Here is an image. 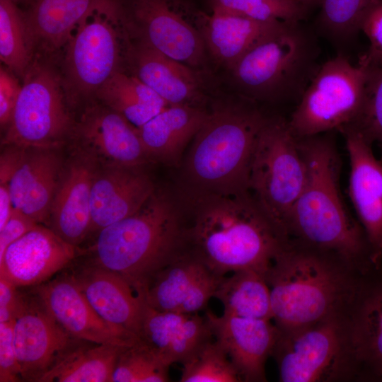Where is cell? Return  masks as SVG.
Segmentation results:
<instances>
[{
	"label": "cell",
	"instance_id": "6da1fadb",
	"mask_svg": "<svg viewBox=\"0 0 382 382\" xmlns=\"http://www.w3.org/2000/svg\"><path fill=\"white\" fill-rule=\"evenodd\" d=\"M190 248L214 272L240 270L265 277L289 239L269 219L249 192H199L185 189Z\"/></svg>",
	"mask_w": 382,
	"mask_h": 382
},
{
	"label": "cell",
	"instance_id": "7a4b0ae2",
	"mask_svg": "<svg viewBox=\"0 0 382 382\" xmlns=\"http://www.w3.org/2000/svg\"><path fill=\"white\" fill-rule=\"evenodd\" d=\"M331 132L297 138L306 163L305 187L286 225L289 238L336 254L361 274L382 271L366 233L344 202L341 158Z\"/></svg>",
	"mask_w": 382,
	"mask_h": 382
},
{
	"label": "cell",
	"instance_id": "3957f363",
	"mask_svg": "<svg viewBox=\"0 0 382 382\" xmlns=\"http://www.w3.org/2000/svg\"><path fill=\"white\" fill-rule=\"evenodd\" d=\"M369 276L335 253L290 238L265 274L272 321L289 332L349 315Z\"/></svg>",
	"mask_w": 382,
	"mask_h": 382
},
{
	"label": "cell",
	"instance_id": "277c9868",
	"mask_svg": "<svg viewBox=\"0 0 382 382\" xmlns=\"http://www.w3.org/2000/svg\"><path fill=\"white\" fill-rule=\"evenodd\" d=\"M187 230L179 204L156 187L139 210L100 231L76 257L120 274L144 297L154 277L190 248Z\"/></svg>",
	"mask_w": 382,
	"mask_h": 382
},
{
	"label": "cell",
	"instance_id": "5b68a950",
	"mask_svg": "<svg viewBox=\"0 0 382 382\" xmlns=\"http://www.w3.org/2000/svg\"><path fill=\"white\" fill-rule=\"evenodd\" d=\"M269 117L251 105L222 107L209 112L185 162V189L249 192L254 149Z\"/></svg>",
	"mask_w": 382,
	"mask_h": 382
},
{
	"label": "cell",
	"instance_id": "8992f818",
	"mask_svg": "<svg viewBox=\"0 0 382 382\" xmlns=\"http://www.w3.org/2000/svg\"><path fill=\"white\" fill-rule=\"evenodd\" d=\"M319 54L315 33L301 22H286L247 52L231 71L250 98L297 103L320 66Z\"/></svg>",
	"mask_w": 382,
	"mask_h": 382
},
{
	"label": "cell",
	"instance_id": "52a82bcc",
	"mask_svg": "<svg viewBox=\"0 0 382 382\" xmlns=\"http://www.w3.org/2000/svg\"><path fill=\"white\" fill-rule=\"evenodd\" d=\"M126 15L114 0H96L63 47L59 70L69 106L96 98L121 71L129 42Z\"/></svg>",
	"mask_w": 382,
	"mask_h": 382
},
{
	"label": "cell",
	"instance_id": "ba28073f",
	"mask_svg": "<svg viewBox=\"0 0 382 382\" xmlns=\"http://www.w3.org/2000/svg\"><path fill=\"white\" fill-rule=\"evenodd\" d=\"M350 314V313H349ZM349 315L281 332L272 357L282 382H361Z\"/></svg>",
	"mask_w": 382,
	"mask_h": 382
},
{
	"label": "cell",
	"instance_id": "9c48e42d",
	"mask_svg": "<svg viewBox=\"0 0 382 382\" xmlns=\"http://www.w3.org/2000/svg\"><path fill=\"white\" fill-rule=\"evenodd\" d=\"M307 176L306 161L287 120L270 117L255 144L248 191L269 219L289 238L286 222Z\"/></svg>",
	"mask_w": 382,
	"mask_h": 382
},
{
	"label": "cell",
	"instance_id": "30bf717a",
	"mask_svg": "<svg viewBox=\"0 0 382 382\" xmlns=\"http://www.w3.org/2000/svg\"><path fill=\"white\" fill-rule=\"evenodd\" d=\"M369 65L363 55L356 65L343 52L320 64L287 120L292 134L302 138L352 125L363 105Z\"/></svg>",
	"mask_w": 382,
	"mask_h": 382
},
{
	"label": "cell",
	"instance_id": "8fae6325",
	"mask_svg": "<svg viewBox=\"0 0 382 382\" xmlns=\"http://www.w3.org/2000/svg\"><path fill=\"white\" fill-rule=\"evenodd\" d=\"M47 56L35 54L2 139L3 146L61 148L74 122L59 71Z\"/></svg>",
	"mask_w": 382,
	"mask_h": 382
},
{
	"label": "cell",
	"instance_id": "7c38bea8",
	"mask_svg": "<svg viewBox=\"0 0 382 382\" xmlns=\"http://www.w3.org/2000/svg\"><path fill=\"white\" fill-rule=\"evenodd\" d=\"M79 340L57 323L33 288L21 291L13 342L23 381L39 382Z\"/></svg>",
	"mask_w": 382,
	"mask_h": 382
},
{
	"label": "cell",
	"instance_id": "4fadbf2b",
	"mask_svg": "<svg viewBox=\"0 0 382 382\" xmlns=\"http://www.w3.org/2000/svg\"><path fill=\"white\" fill-rule=\"evenodd\" d=\"M129 27L139 40L190 67L205 60L206 45L200 28L190 23L174 0H132Z\"/></svg>",
	"mask_w": 382,
	"mask_h": 382
},
{
	"label": "cell",
	"instance_id": "5bb4252c",
	"mask_svg": "<svg viewBox=\"0 0 382 382\" xmlns=\"http://www.w3.org/2000/svg\"><path fill=\"white\" fill-rule=\"evenodd\" d=\"M74 147L99 164L146 166L151 163L139 129L118 112L98 100L89 102L70 137Z\"/></svg>",
	"mask_w": 382,
	"mask_h": 382
},
{
	"label": "cell",
	"instance_id": "9a60e30c",
	"mask_svg": "<svg viewBox=\"0 0 382 382\" xmlns=\"http://www.w3.org/2000/svg\"><path fill=\"white\" fill-rule=\"evenodd\" d=\"M32 288L52 317L76 338L123 347L139 340L136 335L102 318L65 270Z\"/></svg>",
	"mask_w": 382,
	"mask_h": 382
},
{
	"label": "cell",
	"instance_id": "2e32d148",
	"mask_svg": "<svg viewBox=\"0 0 382 382\" xmlns=\"http://www.w3.org/2000/svg\"><path fill=\"white\" fill-rule=\"evenodd\" d=\"M65 160L52 204L49 227L80 248L91 224L92 187L98 162L78 148Z\"/></svg>",
	"mask_w": 382,
	"mask_h": 382
},
{
	"label": "cell",
	"instance_id": "e0dca14e",
	"mask_svg": "<svg viewBox=\"0 0 382 382\" xmlns=\"http://www.w3.org/2000/svg\"><path fill=\"white\" fill-rule=\"evenodd\" d=\"M79 254V248L38 224L6 248L0 257V278L21 288L35 286L64 270Z\"/></svg>",
	"mask_w": 382,
	"mask_h": 382
},
{
	"label": "cell",
	"instance_id": "ac0fdd59",
	"mask_svg": "<svg viewBox=\"0 0 382 382\" xmlns=\"http://www.w3.org/2000/svg\"><path fill=\"white\" fill-rule=\"evenodd\" d=\"M349 160L348 192L369 242L376 265L382 268V161L359 133L344 128Z\"/></svg>",
	"mask_w": 382,
	"mask_h": 382
},
{
	"label": "cell",
	"instance_id": "d6986e66",
	"mask_svg": "<svg viewBox=\"0 0 382 382\" xmlns=\"http://www.w3.org/2000/svg\"><path fill=\"white\" fill-rule=\"evenodd\" d=\"M221 280L189 248L154 277L146 288L145 301L158 311L195 313L214 297Z\"/></svg>",
	"mask_w": 382,
	"mask_h": 382
},
{
	"label": "cell",
	"instance_id": "ffe728a7",
	"mask_svg": "<svg viewBox=\"0 0 382 382\" xmlns=\"http://www.w3.org/2000/svg\"><path fill=\"white\" fill-rule=\"evenodd\" d=\"M64 270L102 318L138 337L146 303L125 278L77 257Z\"/></svg>",
	"mask_w": 382,
	"mask_h": 382
},
{
	"label": "cell",
	"instance_id": "44dd1931",
	"mask_svg": "<svg viewBox=\"0 0 382 382\" xmlns=\"http://www.w3.org/2000/svg\"><path fill=\"white\" fill-rule=\"evenodd\" d=\"M146 166L99 164L91 193L88 237L136 212L156 188Z\"/></svg>",
	"mask_w": 382,
	"mask_h": 382
},
{
	"label": "cell",
	"instance_id": "7402d4cb",
	"mask_svg": "<svg viewBox=\"0 0 382 382\" xmlns=\"http://www.w3.org/2000/svg\"><path fill=\"white\" fill-rule=\"evenodd\" d=\"M213 337L226 352L241 381H267L265 364L279 330L272 320L206 313Z\"/></svg>",
	"mask_w": 382,
	"mask_h": 382
},
{
	"label": "cell",
	"instance_id": "603a6c76",
	"mask_svg": "<svg viewBox=\"0 0 382 382\" xmlns=\"http://www.w3.org/2000/svg\"><path fill=\"white\" fill-rule=\"evenodd\" d=\"M59 149L26 148L21 164L8 183L13 208L39 224H49L65 161Z\"/></svg>",
	"mask_w": 382,
	"mask_h": 382
},
{
	"label": "cell",
	"instance_id": "cb8c5ba5",
	"mask_svg": "<svg viewBox=\"0 0 382 382\" xmlns=\"http://www.w3.org/2000/svg\"><path fill=\"white\" fill-rule=\"evenodd\" d=\"M138 337L170 366L182 364L213 335L206 316L161 311L146 303Z\"/></svg>",
	"mask_w": 382,
	"mask_h": 382
},
{
	"label": "cell",
	"instance_id": "d4e9b609",
	"mask_svg": "<svg viewBox=\"0 0 382 382\" xmlns=\"http://www.w3.org/2000/svg\"><path fill=\"white\" fill-rule=\"evenodd\" d=\"M349 320L361 382H382V271L366 279Z\"/></svg>",
	"mask_w": 382,
	"mask_h": 382
},
{
	"label": "cell",
	"instance_id": "484cf974",
	"mask_svg": "<svg viewBox=\"0 0 382 382\" xmlns=\"http://www.w3.org/2000/svg\"><path fill=\"white\" fill-rule=\"evenodd\" d=\"M127 58L134 74L169 105H195L202 98L200 81L191 67L144 42L129 43Z\"/></svg>",
	"mask_w": 382,
	"mask_h": 382
},
{
	"label": "cell",
	"instance_id": "4316f807",
	"mask_svg": "<svg viewBox=\"0 0 382 382\" xmlns=\"http://www.w3.org/2000/svg\"><path fill=\"white\" fill-rule=\"evenodd\" d=\"M200 30L207 50L230 70L251 48L274 33L285 21H260L212 10L199 15Z\"/></svg>",
	"mask_w": 382,
	"mask_h": 382
},
{
	"label": "cell",
	"instance_id": "83f0119b",
	"mask_svg": "<svg viewBox=\"0 0 382 382\" xmlns=\"http://www.w3.org/2000/svg\"><path fill=\"white\" fill-rule=\"evenodd\" d=\"M208 113L197 105H169L139 127L141 139L151 163H177Z\"/></svg>",
	"mask_w": 382,
	"mask_h": 382
},
{
	"label": "cell",
	"instance_id": "f1b7e54d",
	"mask_svg": "<svg viewBox=\"0 0 382 382\" xmlns=\"http://www.w3.org/2000/svg\"><path fill=\"white\" fill-rule=\"evenodd\" d=\"M96 0H33L25 13L35 54L62 49Z\"/></svg>",
	"mask_w": 382,
	"mask_h": 382
},
{
	"label": "cell",
	"instance_id": "f546056e",
	"mask_svg": "<svg viewBox=\"0 0 382 382\" xmlns=\"http://www.w3.org/2000/svg\"><path fill=\"white\" fill-rule=\"evenodd\" d=\"M124 347L79 339L39 382H112L115 365Z\"/></svg>",
	"mask_w": 382,
	"mask_h": 382
},
{
	"label": "cell",
	"instance_id": "4dcf8cb0",
	"mask_svg": "<svg viewBox=\"0 0 382 382\" xmlns=\"http://www.w3.org/2000/svg\"><path fill=\"white\" fill-rule=\"evenodd\" d=\"M98 101L141 127L169 104L134 75L115 74L98 91Z\"/></svg>",
	"mask_w": 382,
	"mask_h": 382
},
{
	"label": "cell",
	"instance_id": "1f68e13d",
	"mask_svg": "<svg viewBox=\"0 0 382 382\" xmlns=\"http://www.w3.org/2000/svg\"><path fill=\"white\" fill-rule=\"evenodd\" d=\"M214 297L224 306V314L242 318L272 320L270 288L260 272L240 270L224 277Z\"/></svg>",
	"mask_w": 382,
	"mask_h": 382
},
{
	"label": "cell",
	"instance_id": "d6a6232c",
	"mask_svg": "<svg viewBox=\"0 0 382 382\" xmlns=\"http://www.w3.org/2000/svg\"><path fill=\"white\" fill-rule=\"evenodd\" d=\"M35 55L25 13L11 0H0V59L23 80Z\"/></svg>",
	"mask_w": 382,
	"mask_h": 382
},
{
	"label": "cell",
	"instance_id": "836d02e7",
	"mask_svg": "<svg viewBox=\"0 0 382 382\" xmlns=\"http://www.w3.org/2000/svg\"><path fill=\"white\" fill-rule=\"evenodd\" d=\"M375 0H320L319 31L339 47L349 45L360 32L362 21Z\"/></svg>",
	"mask_w": 382,
	"mask_h": 382
},
{
	"label": "cell",
	"instance_id": "e575fe53",
	"mask_svg": "<svg viewBox=\"0 0 382 382\" xmlns=\"http://www.w3.org/2000/svg\"><path fill=\"white\" fill-rule=\"evenodd\" d=\"M181 382H238L241 379L226 352L214 337L182 363Z\"/></svg>",
	"mask_w": 382,
	"mask_h": 382
},
{
	"label": "cell",
	"instance_id": "d590c367",
	"mask_svg": "<svg viewBox=\"0 0 382 382\" xmlns=\"http://www.w3.org/2000/svg\"><path fill=\"white\" fill-rule=\"evenodd\" d=\"M169 367L138 340L120 352L112 374V382L168 381Z\"/></svg>",
	"mask_w": 382,
	"mask_h": 382
},
{
	"label": "cell",
	"instance_id": "8d00e7d4",
	"mask_svg": "<svg viewBox=\"0 0 382 382\" xmlns=\"http://www.w3.org/2000/svg\"><path fill=\"white\" fill-rule=\"evenodd\" d=\"M212 10L260 21L301 22L309 8L291 0H212Z\"/></svg>",
	"mask_w": 382,
	"mask_h": 382
},
{
	"label": "cell",
	"instance_id": "74e56055",
	"mask_svg": "<svg viewBox=\"0 0 382 382\" xmlns=\"http://www.w3.org/2000/svg\"><path fill=\"white\" fill-rule=\"evenodd\" d=\"M344 128L357 132L371 144H382V65L369 64L361 110L355 121Z\"/></svg>",
	"mask_w": 382,
	"mask_h": 382
},
{
	"label": "cell",
	"instance_id": "f35d334b",
	"mask_svg": "<svg viewBox=\"0 0 382 382\" xmlns=\"http://www.w3.org/2000/svg\"><path fill=\"white\" fill-rule=\"evenodd\" d=\"M369 40V49L363 54L370 64L382 65V0H375L361 24Z\"/></svg>",
	"mask_w": 382,
	"mask_h": 382
},
{
	"label": "cell",
	"instance_id": "ab89813d",
	"mask_svg": "<svg viewBox=\"0 0 382 382\" xmlns=\"http://www.w3.org/2000/svg\"><path fill=\"white\" fill-rule=\"evenodd\" d=\"M0 381H23L13 342V321L0 323Z\"/></svg>",
	"mask_w": 382,
	"mask_h": 382
},
{
	"label": "cell",
	"instance_id": "60d3db41",
	"mask_svg": "<svg viewBox=\"0 0 382 382\" xmlns=\"http://www.w3.org/2000/svg\"><path fill=\"white\" fill-rule=\"evenodd\" d=\"M20 78L4 65L0 68V124L6 127L20 95Z\"/></svg>",
	"mask_w": 382,
	"mask_h": 382
},
{
	"label": "cell",
	"instance_id": "b9f144b4",
	"mask_svg": "<svg viewBox=\"0 0 382 382\" xmlns=\"http://www.w3.org/2000/svg\"><path fill=\"white\" fill-rule=\"evenodd\" d=\"M37 224H38L31 218L13 208L9 219L0 229V257L12 243L20 238Z\"/></svg>",
	"mask_w": 382,
	"mask_h": 382
},
{
	"label": "cell",
	"instance_id": "7bdbcfd3",
	"mask_svg": "<svg viewBox=\"0 0 382 382\" xmlns=\"http://www.w3.org/2000/svg\"><path fill=\"white\" fill-rule=\"evenodd\" d=\"M20 287L0 278V323L12 322L20 296Z\"/></svg>",
	"mask_w": 382,
	"mask_h": 382
},
{
	"label": "cell",
	"instance_id": "ee69618b",
	"mask_svg": "<svg viewBox=\"0 0 382 382\" xmlns=\"http://www.w3.org/2000/svg\"><path fill=\"white\" fill-rule=\"evenodd\" d=\"M4 146L0 158V184H8L21 164L26 148L13 145Z\"/></svg>",
	"mask_w": 382,
	"mask_h": 382
},
{
	"label": "cell",
	"instance_id": "f6af8a7d",
	"mask_svg": "<svg viewBox=\"0 0 382 382\" xmlns=\"http://www.w3.org/2000/svg\"><path fill=\"white\" fill-rule=\"evenodd\" d=\"M13 206L8 184H0V229L9 219Z\"/></svg>",
	"mask_w": 382,
	"mask_h": 382
},
{
	"label": "cell",
	"instance_id": "bcb514c9",
	"mask_svg": "<svg viewBox=\"0 0 382 382\" xmlns=\"http://www.w3.org/2000/svg\"><path fill=\"white\" fill-rule=\"evenodd\" d=\"M291 1L302 4L304 6L307 7L308 8H310L311 7L316 5H319L320 2V0H291Z\"/></svg>",
	"mask_w": 382,
	"mask_h": 382
},
{
	"label": "cell",
	"instance_id": "7dc6e473",
	"mask_svg": "<svg viewBox=\"0 0 382 382\" xmlns=\"http://www.w3.org/2000/svg\"><path fill=\"white\" fill-rule=\"evenodd\" d=\"M11 1L18 6L23 4H28L30 1L32 3L33 0H11Z\"/></svg>",
	"mask_w": 382,
	"mask_h": 382
},
{
	"label": "cell",
	"instance_id": "c3c4849f",
	"mask_svg": "<svg viewBox=\"0 0 382 382\" xmlns=\"http://www.w3.org/2000/svg\"><path fill=\"white\" fill-rule=\"evenodd\" d=\"M381 146H382V144H381Z\"/></svg>",
	"mask_w": 382,
	"mask_h": 382
}]
</instances>
